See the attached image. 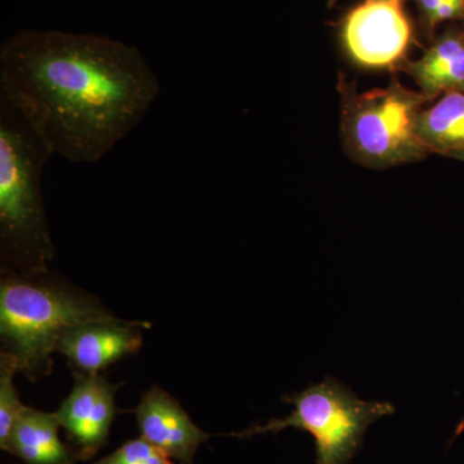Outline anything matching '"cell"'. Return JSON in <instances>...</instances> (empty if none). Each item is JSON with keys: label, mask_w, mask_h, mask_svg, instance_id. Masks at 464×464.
Wrapping results in <instances>:
<instances>
[{"label": "cell", "mask_w": 464, "mask_h": 464, "mask_svg": "<svg viewBox=\"0 0 464 464\" xmlns=\"http://www.w3.org/2000/svg\"><path fill=\"white\" fill-rule=\"evenodd\" d=\"M136 414L141 438L179 464H194L198 449L210 438L192 422L176 399L158 386L142 396Z\"/></svg>", "instance_id": "cell-9"}, {"label": "cell", "mask_w": 464, "mask_h": 464, "mask_svg": "<svg viewBox=\"0 0 464 464\" xmlns=\"http://www.w3.org/2000/svg\"><path fill=\"white\" fill-rule=\"evenodd\" d=\"M115 319L96 298L66 283L7 268L0 283L3 351L16 359L18 373L35 382L52 371L51 355L63 333L79 324Z\"/></svg>", "instance_id": "cell-2"}, {"label": "cell", "mask_w": 464, "mask_h": 464, "mask_svg": "<svg viewBox=\"0 0 464 464\" xmlns=\"http://www.w3.org/2000/svg\"><path fill=\"white\" fill-rule=\"evenodd\" d=\"M417 5L423 35L430 42L442 24L464 21V0H417Z\"/></svg>", "instance_id": "cell-14"}, {"label": "cell", "mask_w": 464, "mask_h": 464, "mask_svg": "<svg viewBox=\"0 0 464 464\" xmlns=\"http://www.w3.org/2000/svg\"><path fill=\"white\" fill-rule=\"evenodd\" d=\"M118 390L119 384L110 383L102 375L75 373L74 387L56 415L75 444L76 459H92L108 442Z\"/></svg>", "instance_id": "cell-7"}, {"label": "cell", "mask_w": 464, "mask_h": 464, "mask_svg": "<svg viewBox=\"0 0 464 464\" xmlns=\"http://www.w3.org/2000/svg\"><path fill=\"white\" fill-rule=\"evenodd\" d=\"M58 429L56 413L25 406L2 450L25 464H75V453L61 441Z\"/></svg>", "instance_id": "cell-11"}, {"label": "cell", "mask_w": 464, "mask_h": 464, "mask_svg": "<svg viewBox=\"0 0 464 464\" xmlns=\"http://www.w3.org/2000/svg\"><path fill=\"white\" fill-rule=\"evenodd\" d=\"M283 400L295 406L288 417L275 418L230 436L248 439L285 429L301 430L315 440L316 464H350L362 449L369 427L395 413L391 402L359 399L331 375Z\"/></svg>", "instance_id": "cell-5"}, {"label": "cell", "mask_w": 464, "mask_h": 464, "mask_svg": "<svg viewBox=\"0 0 464 464\" xmlns=\"http://www.w3.org/2000/svg\"><path fill=\"white\" fill-rule=\"evenodd\" d=\"M50 149L7 100L0 97V248L14 270L48 271L53 259L42 176Z\"/></svg>", "instance_id": "cell-3"}, {"label": "cell", "mask_w": 464, "mask_h": 464, "mask_svg": "<svg viewBox=\"0 0 464 464\" xmlns=\"http://www.w3.org/2000/svg\"><path fill=\"white\" fill-rule=\"evenodd\" d=\"M340 93L342 141L356 163L383 169L430 155L418 130L429 102L420 92L393 78L387 87L365 92L341 81Z\"/></svg>", "instance_id": "cell-4"}, {"label": "cell", "mask_w": 464, "mask_h": 464, "mask_svg": "<svg viewBox=\"0 0 464 464\" xmlns=\"http://www.w3.org/2000/svg\"><path fill=\"white\" fill-rule=\"evenodd\" d=\"M337 2V0H331V2H329V7H332L333 5H334V3ZM398 2H404V0H398Z\"/></svg>", "instance_id": "cell-17"}, {"label": "cell", "mask_w": 464, "mask_h": 464, "mask_svg": "<svg viewBox=\"0 0 464 464\" xmlns=\"http://www.w3.org/2000/svg\"><path fill=\"white\" fill-rule=\"evenodd\" d=\"M341 39L347 56L366 69L395 70L406 63L413 26L398 0H364L344 16Z\"/></svg>", "instance_id": "cell-6"}, {"label": "cell", "mask_w": 464, "mask_h": 464, "mask_svg": "<svg viewBox=\"0 0 464 464\" xmlns=\"http://www.w3.org/2000/svg\"><path fill=\"white\" fill-rule=\"evenodd\" d=\"M420 87L427 101L448 92L464 93V21L450 23L436 35L423 56L400 67Z\"/></svg>", "instance_id": "cell-10"}, {"label": "cell", "mask_w": 464, "mask_h": 464, "mask_svg": "<svg viewBox=\"0 0 464 464\" xmlns=\"http://www.w3.org/2000/svg\"><path fill=\"white\" fill-rule=\"evenodd\" d=\"M149 323L121 319L79 324L63 333L57 343L63 353L84 374H99L119 360L139 353L142 331Z\"/></svg>", "instance_id": "cell-8"}, {"label": "cell", "mask_w": 464, "mask_h": 464, "mask_svg": "<svg viewBox=\"0 0 464 464\" xmlns=\"http://www.w3.org/2000/svg\"><path fill=\"white\" fill-rule=\"evenodd\" d=\"M450 158L457 159V160L464 161V151L458 152V154H454L453 157Z\"/></svg>", "instance_id": "cell-16"}, {"label": "cell", "mask_w": 464, "mask_h": 464, "mask_svg": "<svg viewBox=\"0 0 464 464\" xmlns=\"http://www.w3.org/2000/svg\"><path fill=\"white\" fill-rule=\"evenodd\" d=\"M18 373L16 359L11 353H0V448L7 444L18 415L25 409L18 399L14 375Z\"/></svg>", "instance_id": "cell-13"}, {"label": "cell", "mask_w": 464, "mask_h": 464, "mask_svg": "<svg viewBox=\"0 0 464 464\" xmlns=\"http://www.w3.org/2000/svg\"><path fill=\"white\" fill-rule=\"evenodd\" d=\"M160 82L133 45L96 34L21 30L0 48V97L52 155L93 164L141 123Z\"/></svg>", "instance_id": "cell-1"}, {"label": "cell", "mask_w": 464, "mask_h": 464, "mask_svg": "<svg viewBox=\"0 0 464 464\" xmlns=\"http://www.w3.org/2000/svg\"><path fill=\"white\" fill-rule=\"evenodd\" d=\"M418 130L430 154L450 158L464 151L463 92H448L432 108L423 110Z\"/></svg>", "instance_id": "cell-12"}, {"label": "cell", "mask_w": 464, "mask_h": 464, "mask_svg": "<svg viewBox=\"0 0 464 464\" xmlns=\"http://www.w3.org/2000/svg\"><path fill=\"white\" fill-rule=\"evenodd\" d=\"M94 464H179L148 440L140 438L125 442L114 453Z\"/></svg>", "instance_id": "cell-15"}]
</instances>
